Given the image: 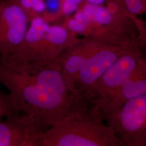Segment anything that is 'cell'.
<instances>
[{"label":"cell","mask_w":146,"mask_h":146,"mask_svg":"<svg viewBox=\"0 0 146 146\" xmlns=\"http://www.w3.org/2000/svg\"><path fill=\"white\" fill-rule=\"evenodd\" d=\"M102 43L81 37L63 52L58 58L63 78L69 88L74 94V84L78 73Z\"/></svg>","instance_id":"9"},{"label":"cell","mask_w":146,"mask_h":146,"mask_svg":"<svg viewBox=\"0 0 146 146\" xmlns=\"http://www.w3.org/2000/svg\"><path fill=\"white\" fill-rule=\"evenodd\" d=\"M40 146L122 145L99 113L92 105L82 101L47 129Z\"/></svg>","instance_id":"2"},{"label":"cell","mask_w":146,"mask_h":146,"mask_svg":"<svg viewBox=\"0 0 146 146\" xmlns=\"http://www.w3.org/2000/svg\"><path fill=\"white\" fill-rule=\"evenodd\" d=\"M146 94V51L129 80L102 104L94 106L104 117L127 101Z\"/></svg>","instance_id":"10"},{"label":"cell","mask_w":146,"mask_h":146,"mask_svg":"<svg viewBox=\"0 0 146 146\" xmlns=\"http://www.w3.org/2000/svg\"><path fill=\"white\" fill-rule=\"evenodd\" d=\"M30 19L16 2L0 1V55H8L18 47L26 35Z\"/></svg>","instance_id":"8"},{"label":"cell","mask_w":146,"mask_h":146,"mask_svg":"<svg viewBox=\"0 0 146 146\" xmlns=\"http://www.w3.org/2000/svg\"><path fill=\"white\" fill-rule=\"evenodd\" d=\"M16 2L26 12L30 21L32 19L41 17L44 6L42 0H11Z\"/></svg>","instance_id":"13"},{"label":"cell","mask_w":146,"mask_h":146,"mask_svg":"<svg viewBox=\"0 0 146 146\" xmlns=\"http://www.w3.org/2000/svg\"><path fill=\"white\" fill-rule=\"evenodd\" d=\"M143 1L145 8V14H146V0H143ZM137 38L143 45L146 46V21H143L142 26L139 31Z\"/></svg>","instance_id":"16"},{"label":"cell","mask_w":146,"mask_h":146,"mask_svg":"<svg viewBox=\"0 0 146 146\" xmlns=\"http://www.w3.org/2000/svg\"><path fill=\"white\" fill-rule=\"evenodd\" d=\"M84 1L105 8L115 15L125 17H131V15L126 8L125 0H84Z\"/></svg>","instance_id":"12"},{"label":"cell","mask_w":146,"mask_h":146,"mask_svg":"<svg viewBox=\"0 0 146 146\" xmlns=\"http://www.w3.org/2000/svg\"><path fill=\"white\" fill-rule=\"evenodd\" d=\"M44 9L41 17L51 24L61 23L65 17L63 0H42Z\"/></svg>","instance_id":"11"},{"label":"cell","mask_w":146,"mask_h":146,"mask_svg":"<svg viewBox=\"0 0 146 146\" xmlns=\"http://www.w3.org/2000/svg\"><path fill=\"white\" fill-rule=\"evenodd\" d=\"M84 0H63V12L64 17L72 15L82 5ZM65 19V18H64Z\"/></svg>","instance_id":"15"},{"label":"cell","mask_w":146,"mask_h":146,"mask_svg":"<svg viewBox=\"0 0 146 146\" xmlns=\"http://www.w3.org/2000/svg\"><path fill=\"white\" fill-rule=\"evenodd\" d=\"M19 113L0 119V146H40L48 128L31 116Z\"/></svg>","instance_id":"7"},{"label":"cell","mask_w":146,"mask_h":146,"mask_svg":"<svg viewBox=\"0 0 146 146\" xmlns=\"http://www.w3.org/2000/svg\"><path fill=\"white\" fill-rule=\"evenodd\" d=\"M146 51V47L137 38L133 40L98 80L91 90L87 102L97 106L119 90L131 77Z\"/></svg>","instance_id":"5"},{"label":"cell","mask_w":146,"mask_h":146,"mask_svg":"<svg viewBox=\"0 0 146 146\" xmlns=\"http://www.w3.org/2000/svg\"><path fill=\"white\" fill-rule=\"evenodd\" d=\"M81 38L61 23L51 24L37 17L30 22L20 45L8 55L40 66H50Z\"/></svg>","instance_id":"3"},{"label":"cell","mask_w":146,"mask_h":146,"mask_svg":"<svg viewBox=\"0 0 146 146\" xmlns=\"http://www.w3.org/2000/svg\"><path fill=\"white\" fill-rule=\"evenodd\" d=\"M18 113L10 94H6L0 88V119Z\"/></svg>","instance_id":"14"},{"label":"cell","mask_w":146,"mask_h":146,"mask_svg":"<svg viewBox=\"0 0 146 146\" xmlns=\"http://www.w3.org/2000/svg\"><path fill=\"white\" fill-rule=\"evenodd\" d=\"M128 46L101 44L81 69L76 78L74 90L79 99L88 102L89 95L94 86L106 71L120 58Z\"/></svg>","instance_id":"6"},{"label":"cell","mask_w":146,"mask_h":146,"mask_svg":"<svg viewBox=\"0 0 146 146\" xmlns=\"http://www.w3.org/2000/svg\"><path fill=\"white\" fill-rule=\"evenodd\" d=\"M104 119L122 146H146V94L127 101Z\"/></svg>","instance_id":"4"},{"label":"cell","mask_w":146,"mask_h":146,"mask_svg":"<svg viewBox=\"0 0 146 146\" xmlns=\"http://www.w3.org/2000/svg\"><path fill=\"white\" fill-rule=\"evenodd\" d=\"M0 84L9 91L16 110L48 128L60 122L81 100L69 88L60 63L40 66L0 55Z\"/></svg>","instance_id":"1"}]
</instances>
